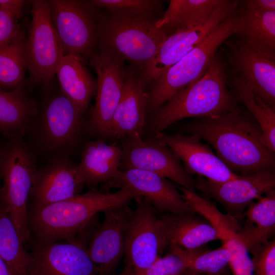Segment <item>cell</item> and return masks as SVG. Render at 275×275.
Here are the masks:
<instances>
[{
	"label": "cell",
	"mask_w": 275,
	"mask_h": 275,
	"mask_svg": "<svg viewBox=\"0 0 275 275\" xmlns=\"http://www.w3.org/2000/svg\"><path fill=\"white\" fill-rule=\"evenodd\" d=\"M198 189L222 204L235 217L254 200L274 189L273 172L262 171L239 175L233 180L217 183L199 177L195 186Z\"/></svg>",
	"instance_id": "cell-17"
},
{
	"label": "cell",
	"mask_w": 275,
	"mask_h": 275,
	"mask_svg": "<svg viewBox=\"0 0 275 275\" xmlns=\"http://www.w3.org/2000/svg\"><path fill=\"white\" fill-rule=\"evenodd\" d=\"M0 177H1V175H0Z\"/></svg>",
	"instance_id": "cell-46"
},
{
	"label": "cell",
	"mask_w": 275,
	"mask_h": 275,
	"mask_svg": "<svg viewBox=\"0 0 275 275\" xmlns=\"http://www.w3.org/2000/svg\"><path fill=\"white\" fill-rule=\"evenodd\" d=\"M228 73L234 99L242 103L251 113L261 130L263 144L274 153V109L254 93L240 75L232 69Z\"/></svg>",
	"instance_id": "cell-28"
},
{
	"label": "cell",
	"mask_w": 275,
	"mask_h": 275,
	"mask_svg": "<svg viewBox=\"0 0 275 275\" xmlns=\"http://www.w3.org/2000/svg\"><path fill=\"white\" fill-rule=\"evenodd\" d=\"M170 253L158 257L149 266L134 275H179L187 270L184 258L173 248Z\"/></svg>",
	"instance_id": "cell-36"
},
{
	"label": "cell",
	"mask_w": 275,
	"mask_h": 275,
	"mask_svg": "<svg viewBox=\"0 0 275 275\" xmlns=\"http://www.w3.org/2000/svg\"><path fill=\"white\" fill-rule=\"evenodd\" d=\"M184 275H204V274L194 273V272H190V271H189L188 270H186L184 273Z\"/></svg>",
	"instance_id": "cell-44"
},
{
	"label": "cell",
	"mask_w": 275,
	"mask_h": 275,
	"mask_svg": "<svg viewBox=\"0 0 275 275\" xmlns=\"http://www.w3.org/2000/svg\"><path fill=\"white\" fill-rule=\"evenodd\" d=\"M145 87L141 72L131 65L126 67L123 90L112 118L109 135L142 136L148 100Z\"/></svg>",
	"instance_id": "cell-21"
},
{
	"label": "cell",
	"mask_w": 275,
	"mask_h": 275,
	"mask_svg": "<svg viewBox=\"0 0 275 275\" xmlns=\"http://www.w3.org/2000/svg\"><path fill=\"white\" fill-rule=\"evenodd\" d=\"M109 183L131 189L160 211L172 214L192 212L175 185L155 173L135 169L120 170Z\"/></svg>",
	"instance_id": "cell-20"
},
{
	"label": "cell",
	"mask_w": 275,
	"mask_h": 275,
	"mask_svg": "<svg viewBox=\"0 0 275 275\" xmlns=\"http://www.w3.org/2000/svg\"><path fill=\"white\" fill-rule=\"evenodd\" d=\"M23 33L18 20L0 7V49L12 42Z\"/></svg>",
	"instance_id": "cell-38"
},
{
	"label": "cell",
	"mask_w": 275,
	"mask_h": 275,
	"mask_svg": "<svg viewBox=\"0 0 275 275\" xmlns=\"http://www.w3.org/2000/svg\"><path fill=\"white\" fill-rule=\"evenodd\" d=\"M103 212L104 219L91 236L87 250L99 275H112L124 253L126 227L132 210L125 205Z\"/></svg>",
	"instance_id": "cell-16"
},
{
	"label": "cell",
	"mask_w": 275,
	"mask_h": 275,
	"mask_svg": "<svg viewBox=\"0 0 275 275\" xmlns=\"http://www.w3.org/2000/svg\"><path fill=\"white\" fill-rule=\"evenodd\" d=\"M243 215L247 220L237 235L251 252L269 241L275 230V190L248 206Z\"/></svg>",
	"instance_id": "cell-27"
},
{
	"label": "cell",
	"mask_w": 275,
	"mask_h": 275,
	"mask_svg": "<svg viewBox=\"0 0 275 275\" xmlns=\"http://www.w3.org/2000/svg\"><path fill=\"white\" fill-rule=\"evenodd\" d=\"M180 189L191 211L202 215L213 226L221 235L223 242L236 235L241 227L235 217L221 212L210 200L200 196L194 189L182 187Z\"/></svg>",
	"instance_id": "cell-32"
},
{
	"label": "cell",
	"mask_w": 275,
	"mask_h": 275,
	"mask_svg": "<svg viewBox=\"0 0 275 275\" xmlns=\"http://www.w3.org/2000/svg\"><path fill=\"white\" fill-rule=\"evenodd\" d=\"M0 275H13L9 268L0 257Z\"/></svg>",
	"instance_id": "cell-41"
},
{
	"label": "cell",
	"mask_w": 275,
	"mask_h": 275,
	"mask_svg": "<svg viewBox=\"0 0 275 275\" xmlns=\"http://www.w3.org/2000/svg\"><path fill=\"white\" fill-rule=\"evenodd\" d=\"M223 243L231 253L229 265L233 275H255L250 252L237 234Z\"/></svg>",
	"instance_id": "cell-35"
},
{
	"label": "cell",
	"mask_w": 275,
	"mask_h": 275,
	"mask_svg": "<svg viewBox=\"0 0 275 275\" xmlns=\"http://www.w3.org/2000/svg\"><path fill=\"white\" fill-rule=\"evenodd\" d=\"M85 60L75 55H65L56 71L59 89L82 114L96 94L97 80L89 71Z\"/></svg>",
	"instance_id": "cell-24"
},
{
	"label": "cell",
	"mask_w": 275,
	"mask_h": 275,
	"mask_svg": "<svg viewBox=\"0 0 275 275\" xmlns=\"http://www.w3.org/2000/svg\"><path fill=\"white\" fill-rule=\"evenodd\" d=\"M239 4L229 1L200 20L168 36L141 73L145 86L151 84L191 51L223 21L234 13Z\"/></svg>",
	"instance_id": "cell-9"
},
{
	"label": "cell",
	"mask_w": 275,
	"mask_h": 275,
	"mask_svg": "<svg viewBox=\"0 0 275 275\" xmlns=\"http://www.w3.org/2000/svg\"><path fill=\"white\" fill-rule=\"evenodd\" d=\"M184 273H183L182 274H179V275H184Z\"/></svg>",
	"instance_id": "cell-45"
},
{
	"label": "cell",
	"mask_w": 275,
	"mask_h": 275,
	"mask_svg": "<svg viewBox=\"0 0 275 275\" xmlns=\"http://www.w3.org/2000/svg\"><path fill=\"white\" fill-rule=\"evenodd\" d=\"M114 193L91 190L69 199L28 211L31 240L56 242L75 239L94 216L100 211L123 206L139 197L131 189L122 186Z\"/></svg>",
	"instance_id": "cell-2"
},
{
	"label": "cell",
	"mask_w": 275,
	"mask_h": 275,
	"mask_svg": "<svg viewBox=\"0 0 275 275\" xmlns=\"http://www.w3.org/2000/svg\"><path fill=\"white\" fill-rule=\"evenodd\" d=\"M211 275H230V274L228 272L227 268L224 270L223 271L216 274H211Z\"/></svg>",
	"instance_id": "cell-43"
},
{
	"label": "cell",
	"mask_w": 275,
	"mask_h": 275,
	"mask_svg": "<svg viewBox=\"0 0 275 275\" xmlns=\"http://www.w3.org/2000/svg\"><path fill=\"white\" fill-rule=\"evenodd\" d=\"M49 15L64 54L89 60L97 53L96 9L87 1H48Z\"/></svg>",
	"instance_id": "cell-8"
},
{
	"label": "cell",
	"mask_w": 275,
	"mask_h": 275,
	"mask_svg": "<svg viewBox=\"0 0 275 275\" xmlns=\"http://www.w3.org/2000/svg\"><path fill=\"white\" fill-rule=\"evenodd\" d=\"M26 275H99L87 247L76 239L56 242L30 240Z\"/></svg>",
	"instance_id": "cell-11"
},
{
	"label": "cell",
	"mask_w": 275,
	"mask_h": 275,
	"mask_svg": "<svg viewBox=\"0 0 275 275\" xmlns=\"http://www.w3.org/2000/svg\"><path fill=\"white\" fill-rule=\"evenodd\" d=\"M25 3L23 0H0V7L19 20L22 16Z\"/></svg>",
	"instance_id": "cell-39"
},
{
	"label": "cell",
	"mask_w": 275,
	"mask_h": 275,
	"mask_svg": "<svg viewBox=\"0 0 275 275\" xmlns=\"http://www.w3.org/2000/svg\"><path fill=\"white\" fill-rule=\"evenodd\" d=\"M76 164L64 157L53 159L38 169L29 196L28 211L66 200L82 186Z\"/></svg>",
	"instance_id": "cell-19"
},
{
	"label": "cell",
	"mask_w": 275,
	"mask_h": 275,
	"mask_svg": "<svg viewBox=\"0 0 275 275\" xmlns=\"http://www.w3.org/2000/svg\"><path fill=\"white\" fill-rule=\"evenodd\" d=\"M234 35L250 46L274 56L275 11H260L245 6L237 10Z\"/></svg>",
	"instance_id": "cell-26"
},
{
	"label": "cell",
	"mask_w": 275,
	"mask_h": 275,
	"mask_svg": "<svg viewBox=\"0 0 275 275\" xmlns=\"http://www.w3.org/2000/svg\"><path fill=\"white\" fill-rule=\"evenodd\" d=\"M0 257L13 275H26L30 254L0 199Z\"/></svg>",
	"instance_id": "cell-30"
},
{
	"label": "cell",
	"mask_w": 275,
	"mask_h": 275,
	"mask_svg": "<svg viewBox=\"0 0 275 275\" xmlns=\"http://www.w3.org/2000/svg\"><path fill=\"white\" fill-rule=\"evenodd\" d=\"M23 32L0 49V89L11 91L24 88L26 66L24 52Z\"/></svg>",
	"instance_id": "cell-31"
},
{
	"label": "cell",
	"mask_w": 275,
	"mask_h": 275,
	"mask_svg": "<svg viewBox=\"0 0 275 275\" xmlns=\"http://www.w3.org/2000/svg\"><path fill=\"white\" fill-rule=\"evenodd\" d=\"M114 275H134V272L130 266L126 264L124 268L121 273L114 274Z\"/></svg>",
	"instance_id": "cell-42"
},
{
	"label": "cell",
	"mask_w": 275,
	"mask_h": 275,
	"mask_svg": "<svg viewBox=\"0 0 275 275\" xmlns=\"http://www.w3.org/2000/svg\"><path fill=\"white\" fill-rule=\"evenodd\" d=\"M227 43L228 60L231 69L243 78L254 93L274 109L275 56L252 47L239 39Z\"/></svg>",
	"instance_id": "cell-15"
},
{
	"label": "cell",
	"mask_w": 275,
	"mask_h": 275,
	"mask_svg": "<svg viewBox=\"0 0 275 275\" xmlns=\"http://www.w3.org/2000/svg\"><path fill=\"white\" fill-rule=\"evenodd\" d=\"M245 6L264 11H275L274 0H249L244 2Z\"/></svg>",
	"instance_id": "cell-40"
},
{
	"label": "cell",
	"mask_w": 275,
	"mask_h": 275,
	"mask_svg": "<svg viewBox=\"0 0 275 275\" xmlns=\"http://www.w3.org/2000/svg\"><path fill=\"white\" fill-rule=\"evenodd\" d=\"M96 10L97 52L118 57L143 72L168 36L156 27L157 19Z\"/></svg>",
	"instance_id": "cell-4"
},
{
	"label": "cell",
	"mask_w": 275,
	"mask_h": 275,
	"mask_svg": "<svg viewBox=\"0 0 275 275\" xmlns=\"http://www.w3.org/2000/svg\"><path fill=\"white\" fill-rule=\"evenodd\" d=\"M136 206L132 211L125 233L126 264L134 274L149 266L165 248L162 224L149 201L143 197L135 199Z\"/></svg>",
	"instance_id": "cell-10"
},
{
	"label": "cell",
	"mask_w": 275,
	"mask_h": 275,
	"mask_svg": "<svg viewBox=\"0 0 275 275\" xmlns=\"http://www.w3.org/2000/svg\"><path fill=\"white\" fill-rule=\"evenodd\" d=\"M32 19L24 43L30 87L46 85L56 75L64 57L62 46L51 22L48 1L33 0Z\"/></svg>",
	"instance_id": "cell-7"
},
{
	"label": "cell",
	"mask_w": 275,
	"mask_h": 275,
	"mask_svg": "<svg viewBox=\"0 0 275 275\" xmlns=\"http://www.w3.org/2000/svg\"><path fill=\"white\" fill-rule=\"evenodd\" d=\"M40 113L38 127L41 143L50 151H66L78 134L83 114L60 89L44 99Z\"/></svg>",
	"instance_id": "cell-14"
},
{
	"label": "cell",
	"mask_w": 275,
	"mask_h": 275,
	"mask_svg": "<svg viewBox=\"0 0 275 275\" xmlns=\"http://www.w3.org/2000/svg\"><path fill=\"white\" fill-rule=\"evenodd\" d=\"M236 21L237 10L195 48L151 83L148 92L149 111L153 113L178 91L204 74L220 46L234 34Z\"/></svg>",
	"instance_id": "cell-6"
},
{
	"label": "cell",
	"mask_w": 275,
	"mask_h": 275,
	"mask_svg": "<svg viewBox=\"0 0 275 275\" xmlns=\"http://www.w3.org/2000/svg\"><path fill=\"white\" fill-rule=\"evenodd\" d=\"M155 138L169 147L182 161L190 175L195 174L208 181L221 183L236 178L231 171L201 139L193 134H156Z\"/></svg>",
	"instance_id": "cell-18"
},
{
	"label": "cell",
	"mask_w": 275,
	"mask_h": 275,
	"mask_svg": "<svg viewBox=\"0 0 275 275\" xmlns=\"http://www.w3.org/2000/svg\"><path fill=\"white\" fill-rule=\"evenodd\" d=\"M185 129L210 144L216 156L236 174L274 172V153L263 144L261 130L252 115L238 106L216 115L197 118L186 124Z\"/></svg>",
	"instance_id": "cell-1"
},
{
	"label": "cell",
	"mask_w": 275,
	"mask_h": 275,
	"mask_svg": "<svg viewBox=\"0 0 275 275\" xmlns=\"http://www.w3.org/2000/svg\"><path fill=\"white\" fill-rule=\"evenodd\" d=\"M176 251L184 259L187 270L204 275L219 273L229 265L231 253L225 244L213 250L201 248L186 250L176 245L169 246Z\"/></svg>",
	"instance_id": "cell-33"
},
{
	"label": "cell",
	"mask_w": 275,
	"mask_h": 275,
	"mask_svg": "<svg viewBox=\"0 0 275 275\" xmlns=\"http://www.w3.org/2000/svg\"><path fill=\"white\" fill-rule=\"evenodd\" d=\"M228 0H171L167 10L156 21L168 36L193 24L226 5Z\"/></svg>",
	"instance_id": "cell-29"
},
{
	"label": "cell",
	"mask_w": 275,
	"mask_h": 275,
	"mask_svg": "<svg viewBox=\"0 0 275 275\" xmlns=\"http://www.w3.org/2000/svg\"><path fill=\"white\" fill-rule=\"evenodd\" d=\"M120 167L155 173L170 179L182 187L194 189L196 181L184 169L180 160L166 145L154 139L144 141L142 136L126 137L122 148Z\"/></svg>",
	"instance_id": "cell-13"
},
{
	"label": "cell",
	"mask_w": 275,
	"mask_h": 275,
	"mask_svg": "<svg viewBox=\"0 0 275 275\" xmlns=\"http://www.w3.org/2000/svg\"><path fill=\"white\" fill-rule=\"evenodd\" d=\"M193 213H169L160 218L165 247L176 245L193 250L211 241L222 240L221 235L213 226Z\"/></svg>",
	"instance_id": "cell-22"
},
{
	"label": "cell",
	"mask_w": 275,
	"mask_h": 275,
	"mask_svg": "<svg viewBox=\"0 0 275 275\" xmlns=\"http://www.w3.org/2000/svg\"><path fill=\"white\" fill-rule=\"evenodd\" d=\"M97 75L95 104L89 123L94 134L109 135L112 118L121 97L126 74L125 61L107 53L97 52L89 60Z\"/></svg>",
	"instance_id": "cell-12"
},
{
	"label": "cell",
	"mask_w": 275,
	"mask_h": 275,
	"mask_svg": "<svg viewBox=\"0 0 275 275\" xmlns=\"http://www.w3.org/2000/svg\"><path fill=\"white\" fill-rule=\"evenodd\" d=\"M37 170L35 159L21 138L10 139L0 147V175L4 180L0 199L24 245L31 239L28 205Z\"/></svg>",
	"instance_id": "cell-5"
},
{
	"label": "cell",
	"mask_w": 275,
	"mask_h": 275,
	"mask_svg": "<svg viewBox=\"0 0 275 275\" xmlns=\"http://www.w3.org/2000/svg\"><path fill=\"white\" fill-rule=\"evenodd\" d=\"M123 153L120 147L97 140L87 143L76 166L77 177L81 186H95L109 182L119 172Z\"/></svg>",
	"instance_id": "cell-23"
},
{
	"label": "cell",
	"mask_w": 275,
	"mask_h": 275,
	"mask_svg": "<svg viewBox=\"0 0 275 275\" xmlns=\"http://www.w3.org/2000/svg\"><path fill=\"white\" fill-rule=\"evenodd\" d=\"M36 101L24 88L0 89V133L9 138H21L38 113Z\"/></svg>",
	"instance_id": "cell-25"
},
{
	"label": "cell",
	"mask_w": 275,
	"mask_h": 275,
	"mask_svg": "<svg viewBox=\"0 0 275 275\" xmlns=\"http://www.w3.org/2000/svg\"><path fill=\"white\" fill-rule=\"evenodd\" d=\"M255 275H275V240L273 239L251 252Z\"/></svg>",
	"instance_id": "cell-37"
},
{
	"label": "cell",
	"mask_w": 275,
	"mask_h": 275,
	"mask_svg": "<svg viewBox=\"0 0 275 275\" xmlns=\"http://www.w3.org/2000/svg\"><path fill=\"white\" fill-rule=\"evenodd\" d=\"M227 75L224 63L216 56L200 78L152 114L151 130L157 134L181 120L216 115L237 106L227 88Z\"/></svg>",
	"instance_id": "cell-3"
},
{
	"label": "cell",
	"mask_w": 275,
	"mask_h": 275,
	"mask_svg": "<svg viewBox=\"0 0 275 275\" xmlns=\"http://www.w3.org/2000/svg\"><path fill=\"white\" fill-rule=\"evenodd\" d=\"M89 4L97 9H104L158 19L162 1L158 0H90Z\"/></svg>",
	"instance_id": "cell-34"
}]
</instances>
